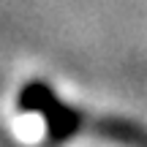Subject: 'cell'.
<instances>
[{"label":"cell","mask_w":147,"mask_h":147,"mask_svg":"<svg viewBox=\"0 0 147 147\" xmlns=\"http://www.w3.org/2000/svg\"><path fill=\"white\" fill-rule=\"evenodd\" d=\"M95 134L123 147H147V128L125 117H98L93 123Z\"/></svg>","instance_id":"1"},{"label":"cell","mask_w":147,"mask_h":147,"mask_svg":"<svg viewBox=\"0 0 147 147\" xmlns=\"http://www.w3.org/2000/svg\"><path fill=\"white\" fill-rule=\"evenodd\" d=\"M44 123H47V134H49L52 142H65V139H71V136L79 134L84 117H82L79 109H74V106L63 104V101L57 98L44 112Z\"/></svg>","instance_id":"2"},{"label":"cell","mask_w":147,"mask_h":147,"mask_svg":"<svg viewBox=\"0 0 147 147\" xmlns=\"http://www.w3.org/2000/svg\"><path fill=\"white\" fill-rule=\"evenodd\" d=\"M55 101H57V93L52 90V84L41 82V79L27 82L19 90V95H16V106L22 112H30V115H44Z\"/></svg>","instance_id":"3"}]
</instances>
